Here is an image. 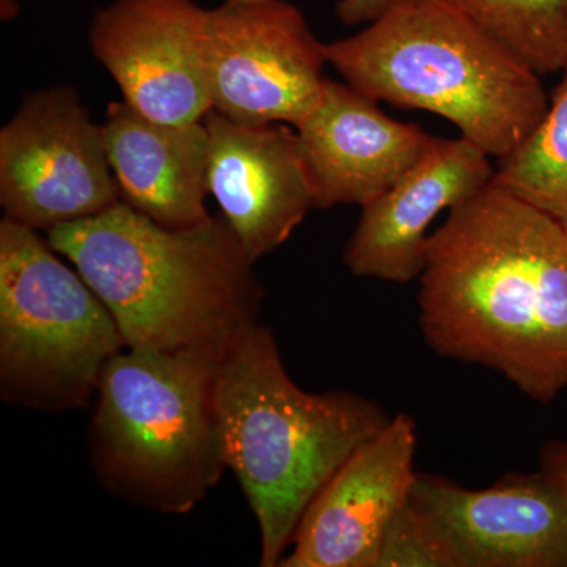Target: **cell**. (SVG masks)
Wrapping results in <instances>:
<instances>
[{"instance_id":"obj_14","label":"cell","mask_w":567,"mask_h":567,"mask_svg":"<svg viewBox=\"0 0 567 567\" xmlns=\"http://www.w3.org/2000/svg\"><path fill=\"white\" fill-rule=\"evenodd\" d=\"M494 177L491 156L473 142L435 140L413 169L361 207L346 246L350 274L394 284L420 279L432 223L483 192Z\"/></svg>"},{"instance_id":"obj_18","label":"cell","mask_w":567,"mask_h":567,"mask_svg":"<svg viewBox=\"0 0 567 567\" xmlns=\"http://www.w3.org/2000/svg\"><path fill=\"white\" fill-rule=\"evenodd\" d=\"M375 567L461 566L435 522L409 499L388 525Z\"/></svg>"},{"instance_id":"obj_15","label":"cell","mask_w":567,"mask_h":567,"mask_svg":"<svg viewBox=\"0 0 567 567\" xmlns=\"http://www.w3.org/2000/svg\"><path fill=\"white\" fill-rule=\"evenodd\" d=\"M104 144L123 204L162 226L189 227L210 218L208 132L204 121L173 125L112 102Z\"/></svg>"},{"instance_id":"obj_12","label":"cell","mask_w":567,"mask_h":567,"mask_svg":"<svg viewBox=\"0 0 567 567\" xmlns=\"http://www.w3.org/2000/svg\"><path fill=\"white\" fill-rule=\"evenodd\" d=\"M208 194L254 264L286 244L316 208L297 132L286 123L248 125L210 111Z\"/></svg>"},{"instance_id":"obj_9","label":"cell","mask_w":567,"mask_h":567,"mask_svg":"<svg viewBox=\"0 0 567 567\" xmlns=\"http://www.w3.org/2000/svg\"><path fill=\"white\" fill-rule=\"evenodd\" d=\"M207 13L196 0H114L95 14L93 55L123 102L153 121H204L212 111L204 62Z\"/></svg>"},{"instance_id":"obj_20","label":"cell","mask_w":567,"mask_h":567,"mask_svg":"<svg viewBox=\"0 0 567 567\" xmlns=\"http://www.w3.org/2000/svg\"><path fill=\"white\" fill-rule=\"evenodd\" d=\"M540 472L557 484L567 503V443L550 442L540 451Z\"/></svg>"},{"instance_id":"obj_17","label":"cell","mask_w":567,"mask_h":567,"mask_svg":"<svg viewBox=\"0 0 567 567\" xmlns=\"http://www.w3.org/2000/svg\"><path fill=\"white\" fill-rule=\"evenodd\" d=\"M537 74L567 65V0H445Z\"/></svg>"},{"instance_id":"obj_3","label":"cell","mask_w":567,"mask_h":567,"mask_svg":"<svg viewBox=\"0 0 567 567\" xmlns=\"http://www.w3.org/2000/svg\"><path fill=\"white\" fill-rule=\"evenodd\" d=\"M216 410L224 457L251 506L260 566H279L312 499L391 416L364 395L306 393L275 336L245 327L219 358Z\"/></svg>"},{"instance_id":"obj_4","label":"cell","mask_w":567,"mask_h":567,"mask_svg":"<svg viewBox=\"0 0 567 567\" xmlns=\"http://www.w3.org/2000/svg\"><path fill=\"white\" fill-rule=\"evenodd\" d=\"M324 50L354 91L432 112L491 158L516 151L547 111L540 74L445 0H398Z\"/></svg>"},{"instance_id":"obj_11","label":"cell","mask_w":567,"mask_h":567,"mask_svg":"<svg viewBox=\"0 0 567 567\" xmlns=\"http://www.w3.org/2000/svg\"><path fill=\"white\" fill-rule=\"evenodd\" d=\"M410 499L435 522L461 567H567V503L540 470L487 488L417 473Z\"/></svg>"},{"instance_id":"obj_8","label":"cell","mask_w":567,"mask_h":567,"mask_svg":"<svg viewBox=\"0 0 567 567\" xmlns=\"http://www.w3.org/2000/svg\"><path fill=\"white\" fill-rule=\"evenodd\" d=\"M204 62L212 110L248 125L295 128L328 80L324 43L289 0H223L208 10Z\"/></svg>"},{"instance_id":"obj_10","label":"cell","mask_w":567,"mask_h":567,"mask_svg":"<svg viewBox=\"0 0 567 567\" xmlns=\"http://www.w3.org/2000/svg\"><path fill=\"white\" fill-rule=\"evenodd\" d=\"M416 423L405 413L358 447L312 499L282 567H375L390 522L412 495Z\"/></svg>"},{"instance_id":"obj_16","label":"cell","mask_w":567,"mask_h":567,"mask_svg":"<svg viewBox=\"0 0 567 567\" xmlns=\"http://www.w3.org/2000/svg\"><path fill=\"white\" fill-rule=\"evenodd\" d=\"M546 114L527 140L498 159L494 185L567 229V65Z\"/></svg>"},{"instance_id":"obj_6","label":"cell","mask_w":567,"mask_h":567,"mask_svg":"<svg viewBox=\"0 0 567 567\" xmlns=\"http://www.w3.org/2000/svg\"><path fill=\"white\" fill-rule=\"evenodd\" d=\"M31 227L0 223V393L10 404L84 409L126 349L107 306Z\"/></svg>"},{"instance_id":"obj_2","label":"cell","mask_w":567,"mask_h":567,"mask_svg":"<svg viewBox=\"0 0 567 567\" xmlns=\"http://www.w3.org/2000/svg\"><path fill=\"white\" fill-rule=\"evenodd\" d=\"M110 309L128 349L221 358L262 287L223 216L162 226L126 204L47 234Z\"/></svg>"},{"instance_id":"obj_7","label":"cell","mask_w":567,"mask_h":567,"mask_svg":"<svg viewBox=\"0 0 567 567\" xmlns=\"http://www.w3.org/2000/svg\"><path fill=\"white\" fill-rule=\"evenodd\" d=\"M103 125L71 85L25 96L0 132V205L11 221L50 234L121 204Z\"/></svg>"},{"instance_id":"obj_1","label":"cell","mask_w":567,"mask_h":567,"mask_svg":"<svg viewBox=\"0 0 567 567\" xmlns=\"http://www.w3.org/2000/svg\"><path fill=\"white\" fill-rule=\"evenodd\" d=\"M417 306L440 357L483 365L537 402L567 390V229L491 185L425 245Z\"/></svg>"},{"instance_id":"obj_5","label":"cell","mask_w":567,"mask_h":567,"mask_svg":"<svg viewBox=\"0 0 567 567\" xmlns=\"http://www.w3.org/2000/svg\"><path fill=\"white\" fill-rule=\"evenodd\" d=\"M219 358L123 349L104 369L89 443L112 494L163 514L199 505L227 468L216 410Z\"/></svg>"},{"instance_id":"obj_13","label":"cell","mask_w":567,"mask_h":567,"mask_svg":"<svg viewBox=\"0 0 567 567\" xmlns=\"http://www.w3.org/2000/svg\"><path fill=\"white\" fill-rule=\"evenodd\" d=\"M295 132L316 208L364 207L413 169L435 142L420 126L388 117L364 93L331 80Z\"/></svg>"},{"instance_id":"obj_19","label":"cell","mask_w":567,"mask_h":567,"mask_svg":"<svg viewBox=\"0 0 567 567\" xmlns=\"http://www.w3.org/2000/svg\"><path fill=\"white\" fill-rule=\"evenodd\" d=\"M398 0H339L336 13L347 25L369 24Z\"/></svg>"}]
</instances>
